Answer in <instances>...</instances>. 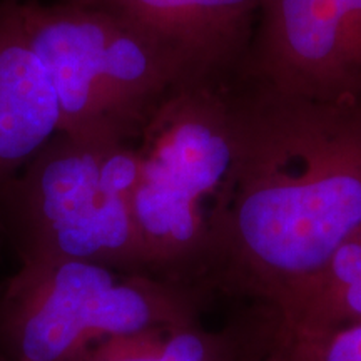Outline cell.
<instances>
[{
	"instance_id": "obj_1",
	"label": "cell",
	"mask_w": 361,
	"mask_h": 361,
	"mask_svg": "<svg viewBox=\"0 0 361 361\" xmlns=\"http://www.w3.org/2000/svg\"><path fill=\"white\" fill-rule=\"evenodd\" d=\"M234 97L241 149L206 290L271 306L361 229V104L246 75Z\"/></svg>"
},
{
	"instance_id": "obj_2",
	"label": "cell",
	"mask_w": 361,
	"mask_h": 361,
	"mask_svg": "<svg viewBox=\"0 0 361 361\" xmlns=\"http://www.w3.org/2000/svg\"><path fill=\"white\" fill-rule=\"evenodd\" d=\"M234 82L179 84L137 139L133 209L144 268L209 301L206 283L241 149Z\"/></svg>"
},
{
	"instance_id": "obj_3",
	"label": "cell",
	"mask_w": 361,
	"mask_h": 361,
	"mask_svg": "<svg viewBox=\"0 0 361 361\" xmlns=\"http://www.w3.org/2000/svg\"><path fill=\"white\" fill-rule=\"evenodd\" d=\"M137 180V141L59 133L4 194L0 241L20 264L79 259L146 271Z\"/></svg>"
},
{
	"instance_id": "obj_4",
	"label": "cell",
	"mask_w": 361,
	"mask_h": 361,
	"mask_svg": "<svg viewBox=\"0 0 361 361\" xmlns=\"http://www.w3.org/2000/svg\"><path fill=\"white\" fill-rule=\"evenodd\" d=\"M17 8L56 90L61 133L137 141L184 84L173 54L114 12L78 0H17Z\"/></svg>"
},
{
	"instance_id": "obj_5",
	"label": "cell",
	"mask_w": 361,
	"mask_h": 361,
	"mask_svg": "<svg viewBox=\"0 0 361 361\" xmlns=\"http://www.w3.org/2000/svg\"><path fill=\"white\" fill-rule=\"evenodd\" d=\"M209 303L146 271L79 259L22 263L0 284V360L78 361L112 338L200 322Z\"/></svg>"
},
{
	"instance_id": "obj_6",
	"label": "cell",
	"mask_w": 361,
	"mask_h": 361,
	"mask_svg": "<svg viewBox=\"0 0 361 361\" xmlns=\"http://www.w3.org/2000/svg\"><path fill=\"white\" fill-rule=\"evenodd\" d=\"M241 75L310 101L361 104V0H263Z\"/></svg>"
},
{
	"instance_id": "obj_7",
	"label": "cell",
	"mask_w": 361,
	"mask_h": 361,
	"mask_svg": "<svg viewBox=\"0 0 361 361\" xmlns=\"http://www.w3.org/2000/svg\"><path fill=\"white\" fill-rule=\"evenodd\" d=\"M124 17L179 62L186 82L233 80L245 71L263 0H78Z\"/></svg>"
},
{
	"instance_id": "obj_8",
	"label": "cell",
	"mask_w": 361,
	"mask_h": 361,
	"mask_svg": "<svg viewBox=\"0 0 361 361\" xmlns=\"http://www.w3.org/2000/svg\"><path fill=\"white\" fill-rule=\"evenodd\" d=\"M59 133L56 90L27 40L17 0H0V201Z\"/></svg>"
},
{
	"instance_id": "obj_9",
	"label": "cell",
	"mask_w": 361,
	"mask_h": 361,
	"mask_svg": "<svg viewBox=\"0 0 361 361\" xmlns=\"http://www.w3.org/2000/svg\"><path fill=\"white\" fill-rule=\"evenodd\" d=\"M259 308L278 326L296 333L361 324V229L281 300Z\"/></svg>"
},
{
	"instance_id": "obj_10",
	"label": "cell",
	"mask_w": 361,
	"mask_h": 361,
	"mask_svg": "<svg viewBox=\"0 0 361 361\" xmlns=\"http://www.w3.org/2000/svg\"><path fill=\"white\" fill-rule=\"evenodd\" d=\"M259 319L246 310L219 329L200 322L112 338L78 361H247L259 346Z\"/></svg>"
},
{
	"instance_id": "obj_11",
	"label": "cell",
	"mask_w": 361,
	"mask_h": 361,
	"mask_svg": "<svg viewBox=\"0 0 361 361\" xmlns=\"http://www.w3.org/2000/svg\"><path fill=\"white\" fill-rule=\"evenodd\" d=\"M264 361H361V324L323 333L278 326L258 308Z\"/></svg>"
},
{
	"instance_id": "obj_12",
	"label": "cell",
	"mask_w": 361,
	"mask_h": 361,
	"mask_svg": "<svg viewBox=\"0 0 361 361\" xmlns=\"http://www.w3.org/2000/svg\"><path fill=\"white\" fill-rule=\"evenodd\" d=\"M247 361H264V358H263V336H261L259 346L256 348L255 353L250 356V360H247Z\"/></svg>"
},
{
	"instance_id": "obj_13",
	"label": "cell",
	"mask_w": 361,
	"mask_h": 361,
	"mask_svg": "<svg viewBox=\"0 0 361 361\" xmlns=\"http://www.w3.org/2000/svg\"><path fill=\"white\" fill-rule=\"evenodd\" d=\"M0 361H2V360H0Z\"/></svg>"
}]
</instances>
